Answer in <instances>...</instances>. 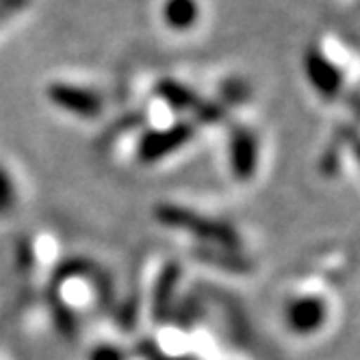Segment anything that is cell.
<instances>
[{"label": "cell", "mask_w": 360, "mask_h": 360, "mask_svg": "<svg viewBox=\"0 0 360 360\" xmlns=\"http://www.w3.org/2000/svg\"><path fill=\"white\" fill-rule=\"evenodd\" d=\"M154 217L167 228L185 230V233L198 237L204 243H211L219 250L237 252L241 248L239 233L228 221L213 219L193 209L180 207V204H159V207L154 209Z\"/></svg>", "instance_id": "1"}, {"label": "cell", "mask_w": 360, "mask_h": 360, "mask_svg": "<svg viewBox=\"0 0 360 360\" xmlns=\"http://www.w3.org/2000/svg\"><path fill=\"white\" fill-rule=\"evenodd\" d=\"M154 96L161 102L176 111V113H189L193 115V122L198 124H219L226 120V107L219 100H209L200 96L193 87L187 83H180L169 76H163L154 83Z\"/></svg>", "instance_id": "2"}, {"label": "cell", "mask_w": 360, "mask_h": 360, "mask_svg": "<svg viewBox=\"0 0 360 360\" xmlns=\"http://www.w3.org/2000/svg\"><path fill=\"white\" fill-rule=\"evenodd\" d=\"M198 133V124L193 120H178L165 128H150L141 133L137 141V161L141 165H154L180 148H185Z\"/></svg>", "instance_id": "3"}, {"label": "cell", "mask_w": 360, "mask_h": 360, "mask_svg": "<svg viewBox=\"0 0 360 360\" xmlns=\"http://www.w3.org/2000/svg\"><path fill=\"white\" fill-rule=\"evenodd\" d=\"M302 72L306 76V83L326 102H334L345 89L343 70L330 59L319 44L306 46L302 55Z\"/></svg>", "instance_id": "4"}, {"label": "cell", "mask_w": 360, "mask_h": 360, "mask_svg": "<svg viewBox=\"0 0 360 360\" xmlns=\"http://www.w3.org/2000/svg\"><path fill=\"white\" fill-rule=\"evenodd\" d=\"M261 139L248 124H233L228 131V167L235 180L250 183L259 172Z\"/></svg>", "instance_id": "5"}, {"label": "cell", "mask_w": 360, "mask_h": 360, "mask_svg": "<svg viewBox=\"0 0 360 360\" xmlns=\"http://www.w3.org/2000/svg\"><path fill=\"white\" fill-rule=\"evenodd\" d=\"M46 98L57 109L79 117V120H96L105 109L102 96L85 85H76L68 81H53L46 87Z\"/></svg>", "instance_id": "6"}, {"label": "cell", "mask_w": 360, "mask_h": 360, "mask_svg": "<svg viewBox=\"0 0 360 360\" xmlns=\"http://www.w3.org/2000/svg\"><path fill=\"white\" fill-rule=\"evenodd\" d=\"M328 319V304L317 295H297L285 306V326L297 334L308 337L326 326Z\"/></svg>", "instance_id": "7"}, {"label": "cell", "mask_w": 360, "mask_h": 360, "mask_svg": "<svg viewBox=\"0 0 360 360\" xmlns=\"http://www.w3.org/2000/svg\"><path fill=\"white\" fill-rule=\"evenodd\" d=\"M202 9L198 0H163L161 18L169 31L187 33L200 22Z\"/></svg>", "instance_id": "8"}, {"label": "cell", "mask_w": 360, "mask_h": 360, "mask_svg": "<svg viewBox=\"0 0 360 360\" xmlns=\"http://www.w3.org/2000/svg\"><path fill=\"white\" fill-rule=\"evenodd\" d=\"M347 143H356V126H343L334 133V137L330 139V143L326 146V150L321 152V159H319L321 176L332 178L341 172L343 152H345Z\"/></svg>", "instance_id": "9"}, {"label": "cell", "mask_w": 360, "mask_h": 360, "mask_svg": "<svg viewBox=\"0 0 360 360\" xmlns=\"http://www.w3.org/2000/svg\"><path fill=\"white\" fill-rule=\"evenodd\" d=\"M178 276H180L178 267L169 265V267H165V271L159 278V287H157L154 297H152L154 317H157V319H163V317L169 315V308H172V302H174V295H176Z\"/></svg>", "instance_id": "10"}, {"label": "cell", "mask_w": 360, "mask_h": 360, "mask_svg": "<svg viewBox=\"0 0 360 360\" xmlns=\"http://www.w3.org/2000/svg\"><path fill=\"white\" fill-rule=\"evenodd\" d=\"M252 96L250 83L241 76H230L219 85V102L228 109V107H237V105H245Z\"/></svg>", "instance_id": "11"}, {"label": "cell", "mask_w": 360, "mask_h": 360, "mask_svg": "<svg viewBox=\"0 0 360 360\" xmlns=\"http://www.w3.org/2000/svg\"><path fill=\"white\" fill-rule=\"evenodd\" d=\"M15 198L18 193H15L13 178L3 165H0V213H9L15 204Z\"/></svg>", "instance_id": "12"}, {"label": "cell", "mask_w": 360, "mask_h": 360, "mask_svg": "<svg viewBox=\"0 0 360 360\" xmlns=\"http://www.w3.org/2000/svg\"><path fill=\"white\" fill-rule=\"evenodd\" d=\"M139 354H141L146 360H195V358H189V356L165 354L157 343H152V341H143V343L139 345Z\"/></svg>", "instance_id": "13"}, {"label": "cell", "mask_w": 360, "mask_h": 360, "mask_svg": "<svg viewBox=\"0 0 360 360\" xmlns=\"http://www.w3.org/2000/svg\"><path fill=\"white\" fill-rule=\"evenodd\" d=\"M31 5V0H0V24L11 20Z\"/></svg>", "instance_id": "14"}, {"label": "cell", "mask_w": 360, "mask_h": 360, "mask_svg": "<svg viewBox=\"0 0 360 360\" xmlns=\"http://www.w3.org/2000/svg\"><path fill=\"white\" fill-rule=\"evenodd\" d=\"M89 360H124V354L111 345H100L91 352Z\"/></svg>", "instance_id": "15"}]
</instances>
